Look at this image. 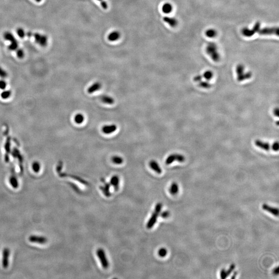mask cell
<instances>
[{"label": "cell", "mask_w": 279, "mask_h": 279, "mask_svg": "<svg viewBox=\"0 0 279 279\" xmlns=\"http://www.w3.org/2000/svg\"><path fill=\"white\" fill-rule=\"evenodd\" d=\"M16 54L18 58L22 59L24 56V52L22 49H18L17 50Z\"/></svg>", "instance_id": "cell-38"}, {"label": "cell", "mask_w": 279, "mask_h": 279, "mask_svg": "<svg viewBox=\"0 0 279 279\" xmlns=\"http://www.w3.org/2000/svg\"><path fill=\"white\" fill-rule=\"evenodd\" d=\"M29 240V241L32 243H38V244H41V245L47 243V239L45 237L35 236V235L30 236Z\"/></svg>", "instance_id": "cell-8"}, {"label": "cell", "mask_w": 279, "mask_h": 279, "mask_svg": "<svg viewBox=\"0 0 279 279\" xmlns=\"http://www.w3.org/2000/svg\"><path fill=\"white\" fill-rule=\"evenodd\" d=\"M173 7L170 3L164 4L162 7V11L165 14H169L172 11Z\"/></svg>", "instance_id": "cell-26"}, {"label": "cell", "mask_w": 279, "mask_h": 279, "mask_svg": "<svg viewBox=\"0 0 279 279\" xmlns=\"http://www.w3.org/2000/svg\"><path fill=\"white\" fill-rule=\"evenodd\" d=\"M185 160V158L184 156L178 154H173L170 155L167 157L166 160V164L169 165L173 163L175 161H177L178 162H183Z\"/></svg>", "instance_id": "cell-6"}, {"label": "cell", "mask_w": 279, "mask_h": 279, "mask_svg": "<svg viewBox=\"0 0 279 279\" xmlns=\"http://www.w3.org/2000/svg\"><path fill=\"white\" fill-rule=\"evenodd\" d=\"M101 100L103 103H106V104H109V105H112L114 103V100L113 98L109 96L105 95L101 96Z\"/></svg>", "instance_id": "cell-24"}, {"label": "cell", "mask_w": 279, "mask_h": 279, "mask_svg": "<svg viewBox=\"0 0 279 279\" xmlns=\"http://www.w3.org/2000/svg\"><path fill=\"white\" fill-rule=\"evenodd\" d=\"M110 184L105 182L104 186H100V189H101L103 193L106 197H110L111 196V193L110 191Z\"/></svg>", "instance_id": "cell-18"}, {"label": "cell", "mask_w": 279, "mask_h": 279, "mask_svg": "<svg viewBox=\"0 0 279 279\" xmlns=\"http://www.w3.org/2000/svg\"><path fill=\"white\" fill-rule=\"evenodd\" d=\"M170 214L169 211H165L164 212H163V213L161 214L160 216L162 218H167L169 217Z\"/></svg>", "instance_id": "cell-42"}, {"label": "cell", "mask_w": 279, "mask_h": 279, "mask_svg": "<svg viewBox=\"0 0 279 279\" xmlns=\"http://www.w3.org/2000/svg\"><path fill=\"white\" fill-rule=\"evenodd\" d=\"M98 1H102V0H98Z\"/></svg>", "instance_id": "cell-51"}, {"label": "cell", "mask_w": 279, "mask_h": 279, "mask_svg": "<svg viewBox=\"0 0 279 279\" xmlns=\"http://www.w3.org/2000/svg\"><path fill=\"white\" fill-rule=\"evenodd\" d=\"M277 125L278 126V125H279V121H277Z\"/></svg>", "instance_id": "cell-50"}, {"label": "cell", "mask_w": 279, "mask_h": 279, "mask_svg": "<svg viewBox=\"0 0 279 279\" xmlns=\"http://www.w3.org/2000/svg\"><path fill=\"white\" fill-rule=\"evenodd\" d=\"M235 269V265L234 264H233L230 265L228 270H225V274H226L227 277L230 275V274L234 271Z\"/></svg>", "instance_id": "cell-37"}, {"label": "cell", "mask_w": 279, "mask_h": 279, "mask_svg": "<svg viewBox=\"0 0 279 279\" xmlns=\"http://www.w3.org/2000/svg\"><path fill=\"white\" fill-rule=\"evenodd\" d=\"M117 129V127L115 125H106L103 127L102 130L103 133L105 134H111L116 131Z\"/></svg>", "instance_id": "cell-13"}, {"label": "cell", "mask_w": 279, "mask_h": 279, "mask_svg": "<svg viewBox=\"0 0 279 279\" xmlns=\"http://www.w3.org/2000/svg\"><path fill=\"white\" fill-rule=\"evenodd\" d=\"M8 76L7 72L5 70L2 68V67H0V77L2 78H5Z\"/></svg>", "instance_id": "cell-39"}, {"label": "cell", "mask_w": 279, "mask_h": 279, "mask_svg": "<svg viewBox=\"0 0 279 279\" xmlns=\"http://www.w3.org/2000/svg\"><path fill=\"white\" fill-rule=\"evenodd\" d=\"M279 109L277 108H275L274 109V115H275L276 116H279Z\"/></svg>", "instance_id": "cell-47"}, {"label": "cell", "mask_w": 279, "mask_h": 279, "mask_svg": "<svg viewBox=\"0 0 279 279\" xmlns=\"http://www.w3.org/2000/svg\"><path fill=\"white\" fill-rule=\"evenodd\" d=\"M100 2V4H101V5L102 6V7L104 8V9H106L107 7H108V4H107V3H106V1H103V0H102Z\"/></svg>", "instance_id": "cell-43"}, {"label": "cell", "mask_w": 279, "mask_h": 279, "mask_svg": "<svg viewBox=\"0 0 279 279\" xmlns=\"http://www.w3.org/2000/svg\"><path fill=\"white\" fill-rule=\"evenodd\" d=\"M59 175H60L59 176L61 177H71V178H74L75 179H76V180H77V181L80 182H81L82 184H83V185H88V182H87L86 180H84L82 178H81V177H80L77 176L76 175L66 174H65V173L61 174Z\"/></svg>", "instance_id": "cell-14"}, {"label": "cell", "mask_w": 279, "mask_h": 279, "mask_svg": "<svg viewBox=\"0 0 279 279\" xmlns=\"http://www.w3.org/2000/svg\"><path fill=\"white\" fill-rule=\"evenodd\" d=\"M101 87V84L99 82H96L92 84L87 90V92L90 94H92L94 92L100 89Z\"/></svg>", "instance_id": "cell-19"}, {"label": "cell", "mask_w": 279, "mask_h": 279, "mask_svg": "<svg viewBox=\"0 0 279 279\" xmlns=\"http://www.w3.org/2000/svg\"><path fill=\"white\" fill-rule=\"evenodd\" d=\"M262 208L264 211H267L270 214H273L275 216L277 217L279 215V210L277 208L274 207H271L270 206L268 205L267 204H264L262 206Z\"/></svg>", "instance_id": "cell-11"}, {"label": "cell", "mask_w": 279, "mask_h": 279, "mask_svg": "<svg viewBox=\"0 0 279 279\" xmlns=\"http://www.w3.org/2000/svg\"><path fill=\"white\" fill-rule=\"evenodd\" d=\"M6 87H7V83H6L5 81H4V80H0V88L1 90H4V89L6 88Z\"/></svg>", "instance_id": "cell-40"}, {"label": "cell", "mask_w": 279, "mask_h": 279, "mask_svg": "<svg viewBox=\"0 0 279 279\" xmlns=\"http://www.w3.org/2000/svg\"><path fill=\"white\" fill-rule=\"evenodd\" d=\"M119 178L117 175H114L112 177L110 180V184L114 188L115 190H118L119 188Z\"/></svg>", "instance_id": "cell-17"}, {"label": "cell", "mask_w": 279, "mask_h": 279, "mask_svg": "<svg viewBox=\"0 0 279 279\" xmlns=\"http://www.w3.org/2000/svg\"><path fill=\"white\" fill-rule=\"evenodd\" d=\"M162 204L160 203H158L157 204L155 208V211L151 215V217L150 218V219L148 220L146 227L148 229H151L155 225L156 223L157 222V219L159 214L160 213L162 209Z\"/></svg>", "instance_id": "cell-1"}, {"label": "cell", "mask_w": 279, "mask_h": 279, "mask_svg": "<svg viewBox=\"0 0 279 279\" xmlns=\"http://www.w3.org/2000/svg\"><path fill=\"white\" fill-rule=\"evenodd\" d=\"M4 38L6 40L11 42V43L8 46V49L10 50L15 51L18 49L19 43L11 33L6 32L4 34Z\"/></svg>", "instance_id": "cell-2"}, {"label": "cell", "mask_w": 279, "mask_h": 279, "mask_svg": "<svg viewBox=\"0 0 279 279\" xmlns=\"http://www.w3.org/2000/svg\"><path fill=\"white\" fill-rule=\"evenodd\" d=\"M10 147H11V142H10V139L9 138H8L7 139V141L6 142L5 146V148L6 152L7 153V154H6L5 158V160L6 162H8L9 161V157H8V154L10 153V151H11V149H10Z\"/></svg>", "instance_id": "cell-22"}, {"label": "cell", "mask_w": 279, "mask_h": 279, "mask_svg": "<svg viewBox=\"0 0 279 279\" xmlns=\"http://www.w3.org/2000/svg\"><path fill=\"white\" fill-rule=\"evenodd\" d=\"M167 251L166 248H161L159 250L158 252V254L159 256H160L161 258H164L166 255H167Z\"/></svg>", "instance_id": "cell-33"}, {"label": "cell", "mask_w": 279, "mask_h": 279, "mask_svg": "<svg viewBox=\"0 0 279 279\" xmlns=\"http://www.w3.org/2000/svg\"><path fill=\"white\" fill-rule=\"evenodd\" d=\"M258 33H259V34L261 35H270L273 34L278 35V29L276 27L265 28L262 30H259Z\"/></svg>", "instance_id": "cell-10"}, {"label": "cell", "mask_w": 279, "mask_h": 279, "mask_svg": "<svg viewBox=\"0 0 279 279\" xmlns=\"http://www.w3.org/2000/svg\"><path fill=\"white\" fill-rule=\"evenodd\" d=\"M245 68L243 65H238L236 67V73L237 74V76H239L241 74H243L244 72Z\"/></svg>", "instance_id": "cell-35"}, {"label": "cell", "mask_w": 279, "mask_h": 279, "mask_svg": "<svg viewBox=\"0 0 279 279\" xmlns=\"http://www.w3.org/2000/svg\"><path fill=\"white\" fill-rule=\"evenodd\" d=\"M37 2H40L42 1V0H35Z\"/></svg>", "instance_id": "cell-49"}, {"label": "cell", "mask_w": 279, "mask_h": 279, "mask_svg": "<svg viewBox=\"0 0 279 279\" xmlns=\"http://www.w3.org/2000/svg\"><path fill=\"white\" fill-rule=\"evenodd\" d=\"M252 77V73L251 72H248L246 74H243L239 75V76H237V80L239 82H241V81H243V80H245L248 79H250L251 78V77Z\"/></svg>", "instance_id": "cell-21"}, {"label": "cell", "mask_w": 279, "mask_h": 279, "mask_svg": "<svg viewBox=\"0 0 279 279\" xmlns=\"http://www.w3.org/2000/svg\"><path fill=\"white\" fill-rule=\"evenodd\" d=\"M31 37H33L36 43L42 47H45L48 44V37L45 35L42 34L38 33H33L32 32Z\"/></svg>", "instance_id": "cell-3"}, {"label": "cell", "mask_w": 279, "mask_h": 279, "mask_svg": "<svg viewBox=\"0 0 279 279\" xmlns=\"http://www.w3.org/2000/svg\"><path fill=\"white\" fill-rule=\"evenodd\" d=\"M272 150H274V151H278V150H279V143L277 142L274 143V144H272Z\"/></svg>", "instance_id": "cell-41"}, {"label": "cell", "mask_w": 279, "mask_h": 279, "mask_svg": "<svg viewBox=\"0 0 279 279\" xmlns=\"http://www.w3.org/2000/svg\"><path fill=\"white\" fill-rule=\"evenodd\" d=\"M163 20L166 23L169 24L172 27H175L178 24L177 20L174 18H171L169 17H165L163 18Z\"/></svg>", "instance_id": "cell-16"}, {"label": "cell", "mask_w": 279, "mask_h": 279, "mask_svg": "<svg viewBox=\"0 0 279 279\" xmlns=\"http://www.w3.org/2000/svg\"><path fill=\"white\" fill-rule=\"evenodd\" d=\"M112 161L115 164H121L123 162V159L122 157L115 156L112 158Z\"/></svg>", "instance_id": "cell-28"}, {"label": "cell", "mask_w": 279, "mask_h": 279, "mask_svg": "<svg viewBox=\"0 0 279 279\" xmlns=\"http://www.w3.org/2000/svg\"><path fill=\"white\" fill-rule=\"evenodd\" d=\"M198 86L202 87V88H211V83H209L207 81H201L199 82Z\"/></svg>", "instance_id": "cell-29"}, {"label": "cell", "mask_w": 279, "mask_h": 279, "mask_svg": "<svg viewBox=\"0 0 279 279\" xmlns=\"http://www.w3.org/2000/svg\"><path fill=\"white\" fill-rule=\"evenodd\" d=\"M10 251L9 249L5 248L3 251V258H2V265L4 268H8L9 265V256Z\"/></svg>", "instance_id": "cell-7"}, {"label": "cell", "mask_w": 279, "mask_h": 279, "mask_svg": "<svg viewBox=\"0 0 279 279\" xmlns=\"http://www.w3.org/2000/svg\"><path fill=\"white\" fill-rule=\"evenodd\" d=\"M207 52L214 62L219 61L220 56L217 52V47L214 43H210L207 47Z\"/></svg>", "instance_id": "cell-4"}, {"label": "cell", "mask_w": 279, "mask_h": 279, "mask_svg": "<svg viewBox=\"0 0 279 279\" xmlns=\"http://www.w3.org/2000/svg\"><path fill=\"white\" fill-rule=\"evenodd\" d=\"M11 95V91L5 90V91L2 92L1 94V96L3 99H6L9 98Z\"/></svg>", "instance_id": "cell-34"}, {"label": "cell", "mask_w": 279, "mask_h": 279, "mask_svg": "<svg viewBox=\"0 0 279 279\" xmlns=\"http://www.w3.org/2000/svg\"><path fill=\"white\" fill-rule=\"evenodd\" d=\"M202 78H203V77L202 76L198 75V76L195 77L193 80H194L195 82H200V81H202Z\"/></svg>", "instance_id": "cell-44"}, {"label": "cell", "mask_w": 279, "mask_h": 279, "mask_svg": "<svg viewBox=\"0 0 279 279\" xmlns=\"http://www.w3.org/2000/svg\"><path fill=\"white\" fill-rule=\"evenodd\" d=\"M96 254L99 258V261L100 262L103 268L104 269L108 268L109 267V262L104 250L103 249H98L96 252Z\"/></svg>", "instance_id": "cell-5"}, {"label": "cell", "mask_w": 279, "mask_h": 279, "mask_svg": "<svg viewBox=\"0 0 279 279\" xmlns=\"http://www.w3.org/2000/svg\"><path fill=\"white\" fill-rule=\"evenodd\" d=\"M151 169L156 172L158 174H161L162 173V170L161 169L160 166L159 165L158 162L155 160H151L149 163Z\"/></svg>", "instance_id": "cell-15"}, {"label": "cell", "mask_w": 279, "mask_h": 279, "mask_svg": "<svg viewBox=\"0 0 279 279\" xmlns=\"http://www.w3.org/2000/svg\"><path fill=\"white\" fill-rule=\"evenodd\" d=\"M62 166H63L62 162H59V164L58 167H57V171H58V173H59V171H61L62 169Z\"/></svg>", "instance_id": "cell-45"}, {"label": "cell", "mask_w": 279, "mask_h": 279, "mask_svg": "<svg viewBox=\"0 0 279 279\" xmlns=\"http://www.w3.org/2000/svg\"><path fill=\"white\" fill-rule=\"evenodd\" d=\"M217 32L216 31H215L214 29H209V30H208L206 32V35L207 37H210V38H213V37H214L215 36H216Z\"/></svg>", "instance_id": "cell-30"}, {"label": "cell", "mask_w": 279, "mask_h": 279, "mask_svg": "<svg viewBox=\"0 0 279 279\" xmlns=\"http://www.w3.org/2000/svg\"><path fill=\"white\" fill-rule=\"evenodd\" d=\"M178 191H179V188H178V185L176 182H173L170 188V192L171 195H175L177 194Z\"/></svg>", "instance_id": "cell-23"}, {"label": "cell", "mask_w": 279, "mask_h": 279, "mask_svg": "<svg viewBox=\"0 0 279 279\" xmlns=\"http://www.w3.org/2000/svg\"><path fill=\"white\" fill-rule=\"evenodd\" d=\"M32 169L35 173H38L40 170V164L37 161H35L32 164Z\"/></svg>", "instance_id": "cell-32"}, {"label": "cell", "mask_w": 279, "mask_h": 279, "mask_svg": "<svg viewBox=\"0 0 279 279\" xmlns=\"http://www.w3.org/2000/svg\"><path fill=\"white\" fill-rule=\"evenodd\" d=\"M74 119L77 124H80L83 122V121L84 120V117L82 114L78 113L75 115Z\"/></svg>", "instance_id": "cell-27"}, {"label": "cell", "mask_w": 279, "mask_h": 279, "mask_svg": "<svg viewBox=\"0 0 279 279\" xmlns=\"http://www.w3.org/2000/svg\"><path fill=\"white\" fill-rule=\"evenodd\" d=\"M213 75H214V74H213V72L211 71L207 70V71L204 73L203 77L206 80H210L213 78Z\"/></svg>", "instance_id": "cell-31"}, {"label": "cell", "mask_w": 279, "mask_h": 279, "mask_svg": "<svg viewBox=\"0 0 279 279\" xmlns=\"http://www.w3.org/2000/svg\"><path fill=\"white\" fill-rule=\"evenodd\" d=\"M237 272H234V274H233V276L231 277V279H235V277H236V276H237Z\"/></svg>", "instance_id": "cell-48"}, {"label": "cell", "mask_w": 279, "mask_h": 279, "mask_svg": "<svg viewBox=\"0 0 279 279\" xmlns=\"http://www.w3.org/2000/svg\"><path fill=\"white\" fill-rule=\"evenodd\" d=\"M279 267L277 266L274 269V270H273V274L275 275H278L279 274Z\"/></svg>", "instance_id": "cell-46"}, {"label": "cell", "mask_w": 279, "mask_h": 279, "mask_svg": "<svg viewBox=\"0 0 279 279\" xmlns=\"http://www.w3.org/2000/svg\"><path fill=\"white\" fill-rule=\"evenodd\" d=\"M259 27H260V24L259 22H257L253 30H249L247 28L243 29V34L244 35V36H247V37L252 36L255 33L258 32V31L259 30Z\"/></svg>", "instance_id": "cell-9"}, {"label": "cell", "mask_w": 279, "mask_h": 279, "mask_svg": "<svg viewBox=\"0 0 279 279\" xmlns=\"http://www.w3.org/2000/svg\"><path fill=\"white\" fill-rule=\"evenodd\" d=\"M17 34L18 36L20 37V38H24L26 35L25 31L24 29L22 28H18L17 30Z\"/></svg>", "instance_id": "cell-36"}, {"label": "cell", "mask_w": 279, "mask_h": 279, "mask_svg": "<svg viewBox=\"0 0 279 279\" xmlns=\"http://www.w3.org/2000/svg\"><path fill=\"white\" fill-rule=\"evenodd\" d=\"M121 36V34L117 31H113L108 35V40L111 42H115L119 40Z\"/></svg>", "instance_id": "cell-20"}, {"label": "cell", "mask_w": 279, "mask_h": 279, "mask_svg": "<svg viewBox=\"0 0 279 279\" xmlns=\"http://www.w3.org/2000/svg\"><path fill=\"white\" fill-rule=\"evenodd\" d=\"M9 182H10L11 185L14 189H17L18 187L19 184H18L17 178H16L15 175H12L9 178Z\"/></svg>", "instance_id": "cell-25"}, {"label": "cell", "mask_w": 279, "mask_h": 279, "mask_svg": "<svg viewBox=\"0 0 279 279\" xmlns=\"http://www.w3.org/2000/svg\"><path fill=\"white\" fill-rule=\"evenodd\" d=\"M255 144L256 146H258V147L260 148L262 150H265L266 151H268L270 150V144H269L268 142H265L262 141L257 140L255 141Z\"/></svg>", "instance_id": "cell-12"}]
</instances>
